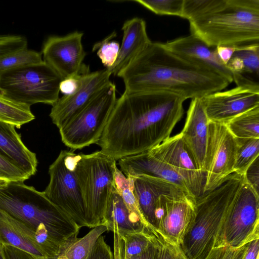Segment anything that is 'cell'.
<instances>
[{"mask_svg": "<svg viewBox=\"0 0 259 259\" xmlns=\"http://www.w3.org/2000/svg\"><path fill=\"white\" fill-rule=\"evenodd\" d=\"M185 100L165 92L124 91L97 144L100 152L116 161L158 146L170 137L183 117Z\"/></svg>", "mask_w": 259, "mask_h": 259, "instance_id": "cell-1", "label": "cell"}, {"mask_svg": "<svg viewBox=\"0 0 259 259\" xmlns=\"http://www.w3.org/2000/svg\"><path fill=\"white\" fill-rule=\"evenodd\" d=\"M128 93L165 92L185 100L221 91L230 83L218 74L191 63L151 42L117 75Z\"/></svg>", "mask_w": 259, "mask_h": 259, "instance_id": "cell-2", "label": "cell"}, {"mask_svg": "<svg viewBox=\"0 0 259 259\" xmlns=\"http://www.w3.org/2000/svg\"><path fill=\"white\" fill-rule=\"evenodd\" d=\"M183 18L210 47L259 45V0H184Z\"/></svg>", "mask_w": 259, "mask_h": 259, "instance_id": "cell-3", "label": "cell"}, {"mask_svg": "<svg viewBox=\"0 0 259 259\" xmlns=\"http://www.w3.org/2000/svg\"><path fill=\"white\" fill-rule=\"evenodd\" d=\"M0 209L32 229L37 243L50 257L56 256L61 246L80 230L43 192L24 182L0 183Z\"/></svg>", "mask_w": 259, "mask_h": 259, "instance_id": "cell-4", "label": "cell"}, {"mask_svg": "<svg viewBox=\"0 0 259 259\" xmlns=\"http://www.w3.org/2000/svg\"><path fill=\"white\" fill-rule=\"evenodd\" d=\"M244 182L243 175L234 172L219 187L196 199L194 220L180 244L187 259H205L208 255Z\"/></svg>", "mask_w": 259, "mask_h": 259, "instance_id": "cell-5", "label": "cell"}, {"mask_svg": "<svg viewBox=\"0 0 259 259\" xmlns=\"http://www.w3.org/2000/svg\"><path fill=\"white\" fill-rule=\"evenodd\" d=\"M60 76L44 61L0 71V93L30 107L36 103L53 106L59 98Z\"/></svg>", "mask_w": 259, "mask_h": 259, "instance_id": "cell-6", "label": "cell"}, {"mask_svg": "<svg viewBox=\"0 0 259 259\" xmlns=\"http://www.w3.org/2000/svg\"><path fill=\"white\" fill-rule=\"evenodd\" d=\"M79 154L62 150L50 165V181L43 191L80 229L88 227L83 192L77 168Z\"/></svg>", "mask_w": 259, "mask_h": 259, "instance_id": "cell-7", "label": "cell"}, {"mask_svg": "<svg viewBox=\"0 0 259 259\" xmlns=\"http://www.w3.org/2000/svg\"><path fill=\"white\" fill-rule=\"evenodd\" d=\"M116 161L100 151L79 153L77 168L81 180L88 228L101 224L114 187Z\"/></svg>", "mask_w": 259, "mask_h": 259, "instance_id": "cell-8", "label": "cell"}, {"mask_svg": "<svg viewBox=\"0 0 259 259\" xmlns=\"http://www.w3.org/2000/svg\"><path fill=\"white\" fill-rule=\"evenodd\" d=\"M116 100V85L110 81L86 107L59 129L64 144L74 151L97 144Z\"/></svg>", "mask_w": 259, "mask_h": 259, "instance_id": "cell-9", "label": "cell"}, {"mask_svg": "<svg viewBox=\"0 0 259 259\" xmlns=\"http://www.w3.org/2000/svg\"><path fill=\"white\" fill-rule=\"evenodd\" d=\"M259 239V195L245 182L228 211L213 247L238 248Z\"/></svg>", "mask_w": 259, "mask_h": 259, "instance_id": "cell-10", "label": "cell"}, {"mask_svg": "<svg viewBox=\"0 0 259 259\" xmlns=\"http://www.w3.org/2000/svg\"><path fill=\"white\" fill-rule=\"evenodd\" d=\"M236 138L225 124L208 122L203 194L214 190L234 173Z\"/></svg>", "mask_w": 259, "mask_h": 259, "instance_id": "cell-11", "label": "cell"}, {"mask_svg": "<svg viewBox=\"0 0 259 259\" xmlns=\"http://www.w3.org/2000/svg\"><path fill=\"white\" fill-rule=\"evenodd\" d=\"M196 200L184 191L161 195L155 205V229L168 240L180 245L194 220Z\"/></svg>", "mask_w": 259, "mask_h": 259, "instance_id": "cell-12", "label": "cell"}, {"mask_svg": "<svg viewBox=\"0 0 259 259\" xmlns=\"http://www.w3.org/2000/svg\"><path fill=\"white\" fill-rule=\"evenodd\" d=\"M83 35V32L75 31L63 36H50L43 44V61L62 79L88 67L83 63L86 55L82 44Z\"/></svg>", "mask_w": 259, "mask_h": 259, "instance_id": "cell-13", "label": "cell"}, {"mask_svg": "<svg viewBox=\"0 0 259 259\" xmlns=\"http://www.w3.org/2000/svg\"><path fill=\"white\" fill-rule=\"evenodd\" d=\"M148 151L172 167L184 180L196 199L203 194L205 175L199 168L180 133Z\"/></svg>", "mask_w": 259, "mask_h": 259, "instance_id": "cell-14", "label": "cell"}, {"mask_svg": "<svg viewBox=\"0 0 259 259\" xmlns=\"http://www.w3.org/2000/svg\"><path fill=\"white\" fill-rule=\"evenodd\" d=\"M208 122L226 124L237 116L259 106V88L236 86L201 98Z\"/></svg>", "mask_w": 259, "mask_h": 259, "instance_id": "cell-15", "label": "cell"}, {"mask_svg": "<svg viewBox=\"0 0 259 259\" xmlns=\"http://www.w3.org/2000/svg\"><path fill=\"white\" fill-rule=\"evenodd\" d=\"M107 69L87 73L80 88L70 95L59 97L52 106L49 116L59 129L86 107L111 81Z\"/></svg>", "mask_w": 259, "mask_h": 259, "instance_id": "cell-16", "label": "cell"}, {"mask_svg": "<svg viewBox=\"0 0 259 259\" xmlns=\"http://www.w3.org/2000/svg\"><path fill=\"white\" fill-rule=\"evenodd\" d=\"M168 51L184 60L205 68L233 81V74L219 58L216 47H210L192 34L162 43Z\"/></svg>", "mask_w": 259, "mask_h": 259, "instance_id": "cell-17", "label": "cell"}, {"mask_svg": "<svg viewBox=\"0 0 259 259\" xmlns=\"http://www.w3.org/2000/svg\"><path fill=\"white\" fill-rule=\"evenodd\" d=\"M208 127V120L201 98L191 99L184 127L180 133L199 168L204 174Z\"/></svg>", "mask_w": 259, "mask_h": 259, "instance_id": "cell-18", "label": "cell"}, {"mask_svg": "<svg viewBox=\"0 0 259 259\" xmlns=\"http://www.w3.org/2000/svg\"><path fill=\"white\" fill-rule=\"evenodd\" d=\"M118 165L120 170L126 177L147 176L161 179L174 184L193 196L182 178L172 167L148 151L123 157L118 160Z\"/></svg>", "mask_w": 259, "mask_h": 259, "instance_id": "cell-19", "label": "cell"}, {"mask_svg": "<svg viewBox=\"0 0 259 259\" xmlns=\"http://www.w3.org/2000/svg\"><path fill=\"white\" fill-rule=\"evenodd\" d=\"M131 178L140 209L149 226L155 228V205L158 198L163 194L183 190L170 182L155 177L140 176Z\"/></svg>", "mask_w": 259, "mask_h": 259, "instance_id": "cell-20", "label": "cell"}, {"mask_svg": "<svg viewBox=\"0 0 259 259\" xmlns=\"http://www.w3.org/2000/svg\"><path fill=\"white\" fill-rule=\"evenodd\" d=\"M123 36L117 58L110 69L111 75L117 76L151 42L146 22L139 17L125 21L122 27Z\"/></svg>", "mask_w": 259, "mask_h": 259, "instance_id": "cell-21", "label": "cell"}, {"mask_svg": "<svg viewBox=\"0 0 259 259\" xmlns=\"http://www.w3.org/2000/svg\"><path fill=\"white\" fill-rule=\"evenodd\" d=\"M0 244L25 251L36 259H48L36 241L35 232L0 209Z\"/></svg>", "mask_w": 259, "mask_h": 259, "instance_id": "cell-22", "label": "cell"}, {"mask_svg": "<svg viewBox=\"0 0 259 259\" xmlns=\"http://www.w3.org/2000/svg\"><path fill=\"white\" fill-rule=\"evenodd\" d=\"M15 127L14 124L0 121V154L30 178L37 171L36 156L24 145Z\"/></svg>", "mask_w": 259, "mask_h": 259, "instance_id": "cell-23", "label": "cell"}, {"mask_svg": "<svg viewBox=\"0 0 259 259\" xmlns=\"http://www.w3.org/2000/svg\"><path fill=\"white\" fill-rule=\"evenodd\" d=\"M100 225L118 234L139 232L147 228L129 210L115 185Z\"/></svg>", "mask_w": 259, "mask_h": 259, "instance_id": "cell-24", "label": "cell"}, {"mask_svg": "<svg viewBox=\"0 0 259 259\" xmlns=\"http://www.w3.org/2000/svg\"><path fill=\"white\" fill-rule=\"evenodd\" d=\"M114 235V259H130L144 252L152 242L150 227L136 232Z\"/></svg>", "mask_w": 259, "mask_h": 259, "instance_id": "cell-25", "label": "cell"}, {"mask_svg": "<svg viewBox=\"0 0 259 259\" xmlns=\"http://www.w3.org/2000/svg\"><path fill=\"white\" fill-rule=\"evenodd\" d=\"M108 231L105 226L93 228L85 236H74L63 244L55 259H86L98 238Z\"/></svg>", "mask_w": 259, "mask_h": 259, "instance_id": "cell-26", "label": "cell"}, {"mask_svg": "<svg viewBox=\"0 0 259 259\" xmlns=\"http://www.w3.org/2000/svg\"><path fill=\"white\" fill-rule=\"evenodd\" d=\"M234 54L241 59L243 69L233 81L237 86L259 88V45L236 48Z\"/></svg>", "mask_w": 259, "mask_h": 259, "instance_id": "cell-27", "label": "cell"}, {"mask_svg": "<svg viewBox=\"0 0 259 259\" xmlns=\"http://www.w3.org/2000/svg\"><path fill=\"white\" fill-rule=\"evenodd\" d=\"M237 139H259V106L233 118L225 124Z\"/></svg>", "mask_w": 259, "mask_h": 259, "instance_id": "cell-28", "label": "cell"}, {"mask_svg": "<svg viewBox=\"0 0 259 259\" xmlns=\"http://www.w3.org/2000/svg\"><path fill=\"white\" fill-rule=\"evenodd\" d=\"M34 118L30 107L16 102L0 93V121L14 124L19 128Z\"/></svg>", "mask_w": 259, "mask_h": 259, "instance_id": "cell-29", "label": "cell"}, {"mask_svg": "<svg viewBox=\"0 0 259 259\" xmlns=\"http://www.w3.org/2000/svg\"><path fill=\"white\" fill-rule=\"evenodd\" d=\"M114 185L116 189L133 214L146 227H151L147 223L140 209L134 194L132 178L125 177L117 167L115 169Z\"/></svg>", "mask_w": 259, "mask_h": 259, "instance_id": "cell-30", "label": "cell"}, {"mask_svg": "<svg viewBox=\"0 0 259 259\" xmlns=\"http://www.w3.org/2000/svg\"><path fill=\"white\" fill-rule=\"evenodd\" d=\"M234 172L243 175L250 164L259 156V139H237Z\"/></svg>", "mask_w": 259, "mask_h": 259, "instance_id": "cell-31", "label": "cell"}, {"mask_svg": "<svg viewBox=\"0 0 259 259\" xmlns=\"http://www.w3.org/2000/svg\"><path fill=\"white\" fill-rule=\"evenodd\" d=\"M42 61L41 53L27 48L0 58V71L21 67Z\"/></svg>", "mask_w": 259, "mask_h": 259, "instance_id": "cell-32", "label": "cell"}, {"mask_svg": "<svg viewBox=\"0 0 259 259\" xmlns=\"http://www.w3.org/2000/svg\"><path fill=\"white\" fill-rule=\"evenodd\" d=\"M132 2L157 15L183 17L184 0H133Z\"/></svg>", "mask_w": 259, "mask_h": 259, "instance_id": "cell-33", "label": "cell"}, {"mask_svg": "<svg viewBox=\"0 0 259 259\" xmlns=\"http://www.w3.org/2000/svg\"><path fill=\"white\" fill-rule=\"evenodd\" d=\"M116 35L113 32L102 41L95 44L93 51H97V55L106 69L111 68L114 64L120 48L119 44L112 39Z\"/></svg>", "mask_w": 259, "mask_h": 259, "instance_id": "cell-34", "label": "cell"}, {"mask_svg": "<svg viewBox=\"0 0 259 259\" xmlns=\"http://www.w3.org/2000/svg\"><path fill=\"white\" fill-rule=\"evenodd\" d=\"M151 232L157 247V259H187L180 245L177 244L151 227Z\"/></svg>", "mask_w": 259, "mask_h": 259, "instance_id": "cell-35", "label": "cell"}, {"mask_svg": "<svg viewBox=\"0 0 259 259\" xmlns=\"http://www.w3.org/2000/svg\"><path fill=\"white\" fill-rule=\"evenodd\" d=\"M29 178L24 171L0 154V180L5 182H24Z\"/></svg>", "mask_w": 259, "mask_h": 259, "instance_id": "cell-36", "label": "cell"}, {"mask_svg": "<svg viewBox=\"0 0 259 259\" xmlns=\"http://www.w3.org/2000/svg\"><path fill=\"white\" fill-rule=\"evenodd\" d=\"M27 48L25 37L18 35H0V58Z\"/></svg>", "mask_w": 259, "mask_h": 259, "instance_id": "cell-37", "label": "cell"}, {"mask_svg": "<svg viewBox=\"0 0 259 259\" xmlns=\"http://www.w3.org/2000/svg\"><path fill=\"white\" fill-rule=\"evenodd\" d=\"M246 246L247 244L238 248L214 247L205 259H243Z\"/></svg>", "mask_w": 259, "mask_h": 259, "instance_id": "cell-38", "label": "cell"}, {"mask_svg": "<svg viewBox=\"0 0 259 259\" xmlns=\"http://www.w3.org/2000/svg\"><path fill=\"white\" fill-rule=\"evenodd\" d=\"M90 72L88 67L81 72L63 79L60 83V92L63 95H70L75 92L81 86L84 75Z\"/></svg>", "mask_w": 259, "mask_h": 259, "instance_id": "cell-39", "label": "cell"}, {"mask_svg": "<svg viewBox=\"0 0 259 259\" xmlns=\"http://www.w3.org/2000/svg\"><path fill=\"white\" fill-rule=\"evenodd\" d=\"M86 259H114L111 248L103 236L98 238Z\"/></svg>", "mask_w": 259, "mask_h": 259, "instance_id": "cell-40", "label": "cell"}, {"mask_svg": "<svg viewBox=\"0 0 259 259\" xmlns=\"http://www.w3.org/2000/svg\"><path fill=\"white\" fill-rule=\"evenodd\" d=\"M259 157V156H258ZM257 157L248 167L243 174L244 180L259 195V158Z\"/></svg>", "mask_w": 259, "mask_h": 259, "instance_id": "cell-41", "label": "cell"}, {"mask_svg": "<svg viewBox=\"0 0 259 259\" xmlns=\"http://www.w3.org/2000/svg\"><path fill=\"white\" fill-rule=\"evenodd\" d=\"M3 250L6 259H36L29 253L10 245H3Z\"/></svg>", "mask_w": 259, "mask_h": 259, "instance_id": "cell-42", "label": "cell"}, {"mask_svg": "<svg viewBox=\"0 0 259 259\" xmlns=\"http://www.w3.org/2000/svg\"><path fill=\"white\" fill-rule=\"evenodd\" d=\"M235 48L227 46L216 47L218 56L222 63L226 66L236 51Z\"/></svg>", "mask_w": 259, "mask_h": 259, "instance_id": "cell-43", "label": "cell"}, {"mask_svg": "<svg viewBox=\"0 0 259 259\" xmlns=\"http://www.w3.org/2000/svg\"><path fill=\"white\" fill-rule=\"evenodd\" d=\"M259 252V239L247 244L243 259H257Z\"/></svg>", "mask_w": 259, "mask_h": 259, "instance_id": "cell-44", "label": "cell"}, {"mask_svg": "<svg viewBox=\"0 0 259 259\" xmlns=\"http://www.w3.org/2000/svg\"><path fill=\"white\" fill-rule=\"evenodd\" d=\"M152 242L147 249L141 254L130 259H157V247L152 233Z\"/></svg>", "mask_w": 259, "mask_h": 259, "instance_id": "cell-45", "label": "cell"}, {"mask_svg": "<svg viewBox=\"0 0 259 259\" xmlns=\"http://www.w3.org/2000/svg\"><path fill=\"white\" fill-rule=\"evenodd\" d=\"M0 259H6L4 253L3 245L0 244Z\"/></svg>", "mask_w": 259, "mask_h": 259, "instance_id": "cell-46", "label": "cell"}, {"mask_svg": "<svg viewBox=\"0 0 259 259\" xmlns=\"http://www.w3.org/2000/svg\"><path fill=\"white\" fill-rule=\"evenodd\" d=\"M4 182H5V181H2V180H0V183H2Z\"/></svg>", "mask_w": 259, "mask_h": 259, "instance_id": "cell-47", "label": "cell"}, {"mask_svg": "<svg viewBox=\"0 0 259 259\" xmlns=\"http://www.w3.org/2000/svg\"><path fill=\"white\" fill-rule=\"evenodd\" d=\"M257 259H258V258Z\"/></svg>", "mask_w": 259, "mask_h": 259, "instance_id": "cell-48", "label": "cell"}]
</instances>
